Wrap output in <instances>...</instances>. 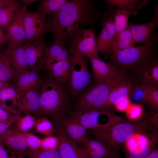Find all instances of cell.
Here are the masks:
<instances>
[{"label": "cell", "mask_w": 158, "mask_h": 158, "mask_svg": "<svg viewBox=\"0 0 158 158\" xmlns=\"http://www.w3.org/2000/svg\"><path fill=\"white\" fill-rule=\"evenodd\" d=\"M142 83L158 87V63L157 58H152L138 67Z\"/></svg>", "instance_id": "obj_20"}, {"label": "cell", "mask_w": 158, "mask_h": 158, "mask_svg": "<svg viewBox=\"0 0 158 158\" xmlns=\"http://www.w3.org/2000/svg\"><path fill=\"white\" fill-rule=\"evenodd\" d=\"M96 37L95 32L91 28H80L73 32L66 40L71 53H77L89 59L98 56Z\"/></svg>", "instance_id": "obj_6"}, {"label": "cell", "mask_w": 158, "mask_h": 158, "mask_svg": "<svg viewBox=\"0 0 158 158\" xmlns=\"http://www.w3.org/2000/svg\"><path fill=\"white\" fill-rule=\"evenodd\" d=\"M12 0H0V8L7 5L11 2Z\"/></svg>", "instance_id": "obj_48"}, {"label": "cell", "mask_w": 158, "mask_h": 158, "mask_svg": "<svg viewBox=\"0 0 158 158\" xmlns=\"http://www.w3.org/2000/svg\"><path fill=\"white\" fill-rule=\"evenodd\" d=\"M122 71L108 80L96 83L77 102L76 110H104L112 90L118 85L127 80L126 75Z\"/></svg>", "instance_id": "obj_4"}, {"label": "cell", "mask_w": 158, "mask_h": 158, "mask_svg": "<svg viewBox=\"0 0 158 158\" xmlns=\"http://www.w3.org/2000/svg\"><path fill=\"white\" fill-rule=\"evenodd\" d=\"M71 53L67 48L64 42L54 41L45 49L42 67L47 70L51 66L59 62L69 58Z\"/></svg>", "instance_id": "obj_14"}, {"label": "cell", "mask_w": 158, "mask_h": 158, "mask_svg": "<svg viewBox=\"0 0 158 158\" xmlns=\"http://www.w3.org/2000/svg\"><path fill=\"white\" fill-rule=\"evenodd\" d=\"M135 44L131 32L126 28L115 36L112 46V55H115L119 51Z\"/></svg>", "instance_id": "obj_29"}, {"label": "cell", "mask_w": 158, "mask_h": 158, "mask_svg": "<svg viewBox=\"0 0 158 158\" xmlns=\"http://www.w3.org/2000/svg\"><path fill=\"white\" fill-rule=\"evenodd\" d=\"M38 1L37 0H23L20 1V3L22 4V5L28 6L30 4L33 2Z\"/></svg>", "instance_id": "obj_47"}, {"label": "cell", "mask_w": 158, "mask_h": 158, "mask_svg": "<svg viewBox=\"0 0 158 158\" xmlns=\"http://www.w3.org/2000/svg\"><path fill=\"white\" fill-rule=\"evenodd\" d=\"M68 99V92L63 83L51 77L43 80L40 88L37 114L51 117L58 122L65 116Z\"/></svg>", "instance_id": "obj_3"}, {"label": "cell", "mask_w": 158, "mask_h": 158, "mask_svg": "<svg viewBox=\"0 0 158 158\" xmlns=\"http://www.w3.org/2000/svg\"><path fill=\"white\" fill-rule=\"evenodd\" d=\"M23 133L25 137L28 147L30 150H35L39 149L41 140L32 134L26 132Z\"/></svg>", "instance_id": "obj_40"}, {"label": "cell", "mask_w": 158, "mask_h": 158, "mask_svg": "<svg viewBox=\"0 0 158 158\" xmlns=\"http://www.w3.org/2000/svg\"><path fill=\"white\" fill-rule=\"evenodd\" d=\"M20 1L12 0L8 4L0 8V28L6 31L20 6Z\"/></svg>", "instance_id": "obj_27"}, {"label": "cell", "mask_w": 158, "mask_h": 158, "mask_svg": "<svg viewBox=\"0 0 158 158\" xmlns=\"http://www.w3.org/2000/svg\"><path fill=\"white\" fill-rule=\"evenodd\" d=\"M133 87L131 82L127 80L116 86L111 92L104 110L107 111L112 106H115L123 100L130 97Z\"/></svg>", "instance_id": "obj_24"}, {"label": "cell", "mask_w": 158, "mask_h": 158, "mask_svg": "<svg viewBox=\"0 0 158 158\" xmlns=\"http://www.w3.org/2000/svg\"><path fill=\"white\" fill-rule=\"evenodd\" d=\"M144 158H158V150L155 149Z\"/></svg>", "instance_id": "obj_46"}, {"label": "cell", "mask_w": 158, "mask_h": 158, "mask_svg": "<svg viewBox=\"0 0 158 158\" xmlns=\"http://www.w3.org/2000/svg\"><path fill=\"white\" fill-rule=\"evenodd\" d=\"M109 113L103 110H76L70 118L80 123L86 129H92L103 126L99 123V118L101 115Z\"/></svg>", "instance_id": "obj_17"}, {"label": "cell", "mask_w": 158, "mask_h": 158, "mask_svg": "<svg viewBox=\"0 0 158 158\" xmlns=\"http://www.w3.org/2000/svg\"><path fill=\"white\" fill-rule=\"evenodd\" d=\"M18 158H25L21 156H18Z\"/></svg>", "instance_id": "obj_51"}, {"label": "cell", "mask_w": 158, "mask_h": 158, "mask_svg": "<svg viewBox=\"0 0 158 158\" xmlns=\"http://www.w3.org/2000/svg\"><path fill=\"white\" fill-rule=\"evenodd\" d=\"M37 72L29 71L18 77L16 79L15 87L18 94L40 87L43 81Z\"/></svg>", "instance_id": "obj_22"}, {"label": "cell", "mask_w": 158, "mask_h": 158, "mask_svg": "<svg viewBox=\"0 0 158 158\" xmlns=\"http://www.w3.org/2000/svg\"><path fill=\"white\" fill-rule=\"evenodd\" d=\"M6 42L5 34L4 31L0 28V46Z\"/></svg>", "instance_id": "obj_45"}, {"label": "cell", "mask_w": 158, "mask_h": 158, "mask_svg": "<svg viewBox=\"0 0 158 158\" xmlns=\"http://www.w3.org/2000/svg\"><path fill=\"white\" fill-rule=\"evenodd\" d=\"M0 141L16 152L18 156L21 154L26 155L28 146L23 133L8 129L0 134Z\"/></svg>", "instance_id": "obj_19"}, {"label": "cell", "mask_w": 158, "mask_h": 158, "mask_svg": "<svg viewBox=\"0 0 158 158\" xmlns=\"http://www.w3.org/2000/svg\"><path fill=\"white\" fill-rule=\"evenodd\" d=\"M16 79V71L6 51L0 52V80L8 83Z\"/></svg>", "instance_id": "obj_28"}, {"label": "cell", "mask_w": 158, "mask_h": 158, "mask_svg": "<svg viewBox=\"0 0 158 158\" xmlns=\"http://www.w3.org/2000/svg\"><path fill=\"white\" fill-rule=\"evenodd\" d=\"M35 118L29 114L19 118L16 125V130L21 133H26L35 126Z\"/></svg>", "instance_id": "obj_35"}, {"label": "cell", "mask_w": 158, "mask_h": 158, "mask_svg": "<svg viewBox=\"0 0 158 158\" xmlns=\"http://www.w3.org/2000/svg\"><path fill=\"white\" fill-rule=\"evenodd\" d=\"M6 51L15 69L16 79L22 74L29 71L28 60L23 44L8 46Z\"/></svg>", "instance_id": "obj_18"}, {"label": "cell", "mask_w": 158, "mask_h": 158, "mask_svg": "<svg viewBox=\"0 0 158 158\" xmlns=\"http://www.w3.org/2000/svg\"><path fill=\"white\" fill-rule=\"evenodd\" d=\"M28 6H21L5 34L8 46L25 43L26 35L24 25L25 13Z\"/></svg>", "instance_id": "obj_10"}, {"label": "cell", "mask_w": 158, "mask_h": 158, "mask_svg": "<svg viewBox=\"0 0 158 158\" xmlns=\"http://www.w3.org/2000/svg\"><path fill=\"white\" fill-rule=\"evenodd\" d=\"M13 120L12 117L0 105V121L10 126Z\"/></svg>", "instance_id": "obj_42"}, {"label": "cell", "mask_w": 158, "mask_h": 158, "mask_svg": "<svg viewBox=\"0 0 158 158\" xmlns=\"http://www.w3.org/2000/svg\"><path fill=\"white\" fill-rule=\"evenodd\" d=\"M67 0H43L37 7L38 10L42 13L50 16L59 11L67 2Z\"/></svg>", "instance_id": "obj_31"}, {"label": "cell", "mask_w": 158, "mask_h": 158, "mask_svg": "<svg viewBox=\"0 0 158 158\" xmlns=\"http://www.w3.org/2000/svg\"><path fill=\"white\" fill-rule=\"evenodd\" d=\"M7 84L5 83L0 80V89Z\"/></svg>", "instance_id": "obj_49"}, {"label": "cell", "mask_w": 158, "mask_h": 158, "mask_svg": "<svg viewBox=\"0 0 158 158\" xmlns=\"http://www.w3.org/2000/svg\"><path fill=\"white\" fill-rule=\"evenodd\" d=\"M148 0H108L107 4L109 6V11L115 8H133L138 10L145 7L147 4Z\"/></svg>", "instance_id": "obj_30"}, {"label": "cell", "mask_w": 158, "mask_h": 158, "mask_svg": "<svg viewBox=\"0 0 158 158\" xmlns=\"http://www.w3.org/2000/svg\"><path fill=\"white\" fill-rule=\"evenodd\" d=\"M153 18L150 22L142 24H135L129 22L127 28L131 32L135 44H145L157 36L153 32L158 23V10L157 6H154Z\"/></svg>", "instance_id": "obj_11"}, {"label": "cell", "mask_w": 158, "mask_h": 158, "mask_svg": "<svg viewBox=\"0 0 158 158\" xmlns=\"http://www.w3.org/2000/svg\"><path fill=\"white\" fill-rule=\"evenodd\" d=\"M71 66L70 57L68 59L54 64L50 66L47 70L51 78L59 82L64 83L70 80Z\"/></svg>", "instance_id": "obj_25"}, {"label": "cell", "mask_w": 158, "mask_h": 158, "mask_svg": "<svg viewBox=\"0 0 158 158\" xmlns=\"http://www.w3.org/2000/svg\"><path fill=\"white\" fill-rule=\"evenodd\" d=\"M40 88L32 89L18 94V98L21 102V109L27 114H37L39 106Z\"/></svg>", "instance_id": "obj_23"}, {"label": "cell", "mask_w": 158, "mask_h": 158, "mask_svg": "<svg viewBox=\"0 0 158 158\" xmlns=\"http://www.w3.org/2000/svg\"><path fill=\"white\" fill-rule=\"evenodd\" d=\"M81 144L85 158H109L118 153L97 139L87 137Z\"/></svg>", "instance_id": "obj_13"}, {"label": "cell", "mask_w": 158, "mask_h": 158, "mask_svg": "<svg viewBox=\"0 0 158 158\" xmlns=\"http://www.w3.org/2000/svg\"><path fill=\"white\" fill-rule=\"evenodd\" d=\"M109 158H121L119 156V154L118 153L116 155Z\"/></svg>", "instance_id": "obj_50"}, {"label": "cell", "mask_w": 158, "mask_h": 158, "mask_svg": "<svg viewBox=\"0 0 158 158\" xmlns=\"http://www.w3.org/2000/svg\"><path fill=\"white\" fill-rule=\"evenodd\" d=\"M157 36L149 42L139 46H134L111 55L113 63L122 68L137 67L152 58L157 49Z\"/></svg>", "instance_id": "obj_5"}, {"label": "cell", "mask_w": 158, "mask_h": 158, "mask_svg": "<svg viewBox=\"0 0 158 158\" xmlns=\"http://www.w3.org/2000/svg\"><path fill=\"white\" fill-rule=\"evenodd\" d=\"M148 103L153 109L158 110V88L156 87L148 85Z\"/></svg>", "instance_id": "obj_39"}, {"label": "cell", "mask_w": 158, "mask_h": 158, "mask_svg": "<svg viewBox=\"0 0 158 158\" xmlns=\"http://www.w3.org/2000/svg\"><path fill=\"white\" fill-rule=\"evenodd\" d=\"M158 112L135 119L117 116L113 121L91 129L97 139L117 152L119 146L134 135L143 134L157 128Z\"/></svg>", "instance_id": "obj_2"}, {"label": "cell", "mask_w": 158, "mask_h": 158, "mask_svg": "<svg viewBox=\"0 0 158 158\" xmlns=\"http://www.w3.org/2000/svg\"><path fill=\"white\" fill-rule=\"evenodd\" d=\"M58 144L57 138L48 136L41 140L40 147L44 150L57 149Z\"/></svg>", "instance_id": "obj_38"}, {"label": "cell", "mask_w": 158, "mask_h": 158, "mask_svg": "<svg viewBox=\"0 0 158 158\" xmlns=\"http://www.w3.org/2000/svg\"><path fill=\"white\" fill-rule=\"evenodd\" d=\"M126 111L128 118L135 119L142 116L143 109L140 104H131Z\"/></svg>", "instance_id": "obj_41"}, {"label": "cell", "mask_w": 158, "mask_h": 158, "mask_svg": "<svg viewBox=\"0 0 158 158\" xmlns=\"http://www.w3.org/2000/svg\"><path fill=\"white\" fill-rule=\"evenodd\" d=\"M71 74L69 84L70 92L75 95L86 88L89 85L91 76L88 70L85 58L77 53H71Z\"/></svg>", "instance_id": "obj_7"}, {"label": "cell", "mask_w": 158, "mask_h": 158, "mask_svg": "<svg viewBox=\"0 0 158 158\" xmlns=\"http://www.w3.org/2000/svg\"><path fill=\"white\" fill-rule=\"evenodd\" d=\"M138 10L133 8H115L109 11L112 13L114 25L116 30V36L127 28L129 17L136 16Z\"/></svg>", "instance_id": "obj_26"}, {"label": "cell", "mask_w": 158, "mask_h": 158, "mask_svg": "<svg viewBox=\"0 0 158 158\" xmlns=\"http://www.w3.org/2000/svg\"><path fill=\"white\" fill-rule=\"evenodd\" d=\"M71 140L81 144L87 137L86 129L81 124L70 118L65 116L58 122Z\"/></svg>", "instance_id": "obj_21"}, {"label": "cell", "mask_w": 158, "mask_h": 158, "mask_svg": "<svg viewBox=\"0 0 158 158\" xmlns=\"http://www.w3.org/2000/svg\"><path fill=\"white\" fill-rule=\"evenodd\" d=\"M158 141V136L154 135L146 145L138 149L130 151L127 158H144L155 149Z\"/></svg>", "instance_id": "obj_32"}, {"label": "cell", "mask_w": 158, "mask_h": 158, "mask_svg": "<svg viewBox=\"0 0 158 158\" xmlns=\"http://www.w3.org/2000/svg\"><path fill=\"white\" fill-rule=\"evenodd\" d=\"M36 131L46 135H49L53 131V128L51 122L45 118L39 119L35 121V125Z\"/></svg>", "instance_id": "obj_36"}, {"label": "cell", "mask_w": 158, "mask_h": 158, "mask_svg": "<svg viewBox=\"0 0 158 158\" xmlns=\"http://www.w3.org/2000/svg\"><path fill=\"white\" fill-rule=\"evenodd\" d=\"M57 124V149L61 158H85L81 148L71 140L59 122Z\"/></svg>", "instance_id": "obj_12"}, {"label": "cell", "mask_w": 158, "mask_h": 158, "mask_svg": "<svg viewBox=\"0 0 158 158\" xmlns=\"http://www.w3.org/2000/svg\"><path fill=\"white\" fill-rule=\"evenodd\" d=\"M18 97L16 87L13 85L7 84L0 89V101L1 102Z\"/></svg>", "instance_id": "obj_37"}, {"label": "cell", "mask_w": 158, "mask_h": 158, "mask_svg": "<svg viewBox=\"0 0 158 158\" xmlns=\"http://www.w3.org/2000/svg\"><path fill=\"white\" fill-rule=\"evenodd\" d=\"M89 59L96 83L108 80L116 76L122 71L112 64L102 61L98 56Z\"/></svg>", "instance_id": "obj_16"}, {"label": "cell", "mask_w": 158, "mask_h": 158, "mask_svg": "<svg viewBox=\"0 0 158 158\" xmlns=\"http://www.w3.org/2000/svg\"><path fill=\"white\" fill-rule=\"evenodd\" d=\"M26 156L30 158H61L58 149L28 150Z\"/></svg>", "instance_id": "obj_34"}, {"label": "cell", "mask_w": 158, "mask_h": 158, "mask_svg": "<svg viewBox=\"0 0 158 158\" xmlns=\"http://www.w3.org/2000/svg\"><path fill=\"white\" fill-rule=\"evenodd\" d=\"M131 104L130 97H128L121 101L115 106L118 111H126Z\"/></svg>", "instance_id": "obj_43"}, {"label": "cell", "mask_w": 158, "mask_h": 158, "mask_svg": "<svg viewBox=\"0 0 158 158\" xmlns=\"http://www.w3.org/2000/svg\"><path fill=\"white\" fill-rule=\"evenodd\" d=\"M9 125L0 121V134L5 132L8 129Z\"/></svg>", "instance_id": "obj_44"}, {"label": "cell", "mask_w": 158, "mask_h": 158, "mask_svg": "<svg viewBox=\"0 0 158 158\" xmlns=\"http://www.w3.org/2000/svg\"><path fill=\"white\" fill-rule=\"evenodd\" d=\"M130 96L135 100L148 104L149 95L147 84L142 83L141 84L135 85L134 87H133Z\"/></svg>", "instance_id": "obj_33"}, {"label": "cell", "mask_w": 158, "mask_h": 158, "mask_svg": "<svg viewBox=\"0 0 158 158\" xmlns=\"http://www.w3.org/2000/svg\"><path fill=\"white\" fill-rule=\"evenodd\" d=\"M101 16L91 0H68L59 11L49 16L47 32L52 34L54 41L64 42L73 32L92 25Z\"/></svg>", "instance_id": "obj_1"}, {"label": "cell", "mask_w": 158, "mask_h": 158, "mask_svg": "<svg viewBox=\"0 0 158 158\" xmlns=\"http://www.w3.org/2000/svg\"><path fill=\"white\" fill-rule=\"evenodd\" d=\"M112 13L105 14L102 18L101 30L96 37L98 51L111 53L113 43L116 34Z\"/></svg>", "instance_id": "obj_9"}, {"label": "cell", "mask_w": 158, "mask_h": 158, "mask_svg": "<svg viewBox=\"0 0 158 158\" xmlns=\"http://www.w3.org/2000/svg\"><path fill=\"white\" fill-rule=\"evenodd\" d=\"M1 51V47H0V52Z\"/></svg>", "instance_id": "obj_52"}, {"label": "cell", "mask_w": 158, "mask_h": 158, "mask_svg": "<svg viewBox=\"0 0 158 158\" xmlns=\"http://www.w3.org/2000/svg\"><path fill=\"white\" fill-rule=\"evenodd\" d=\"M24 25L25 42L43 40L44 35L48 32L46 15L38 10L31 12L26 10Z\"/></svg>", "instance_id": "obj_8"}, {"label": "cell", "mask_w": 158, "mask_h": 158, "mask_svg": "<svg viewBox=\"0 0 158 158\" xmlns=\"http://www.w3.org/2000/svg\"><path fill=\"white\" fill-rule=\"evenodd\" d=\"M23 47L28 60L30 71L37 72L43 66L47 47L44 40L26 42L23 44Z\"/></svg>", "instance_id": "obj_15"}]
</instances>
